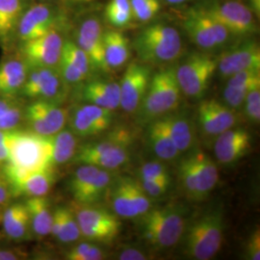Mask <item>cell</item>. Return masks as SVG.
I'll list each match as a JSON object with an SVG mask.
<instances>
[{
  "label": "cell",
  "instance_id": "obj_36",
  "mask_svg": "<svg viewBox=\"0 0 260 260\" xmlns=\"http://www.w3.org/2000/svg\"><path fill=\"white\" fill-rule=\"evenodd\" d=\"M62 57L75 65L84 75L88 76L91 70V64L89 58L83 50L78 47L75 42L66 41L62 48Z\"/></svg>",
  "mask_w": 260,
  "mask_h": 260
},
{
  "label": "cell",
  "instance_id": "obj_2",
  "mask_svg": "<svg viewBox=\"0 0 260 260\" xmlns=\"http://www.w3.org/2000/svg\"><path fill=\"white\" fill-rule=\"evenodd\" d=\"M181 89L177 79L176 68L169 67L151 75L148 91L138 107V119L144 122L158 119L177 109Z\"/></svg>",
  "mask_w": 260,
  "mask_h": 260
},
{
  "label": "cell",
  "instance_id": "obj_28",
  "mask_svg": "<svg viewBox=\"0 0 260 260\" xmlns=\"http://www.w3.org/2000/svg\"><path fill=\"white\" fill-rule=\"evenodd\" d=\"M149 147L153 153L162 160H174L180 153L171 139L164 121L161 118L149 122Z\"/></svg>",
  "mask_w": 260,
  "mask_h": 260
},
{
  "label": "cell",
  "instance_id": "obj_1",
  "mask_svg": "<svg viewBox=\"0 0 260 260\" xmlns=\"http://www.w3.org/2000/svg\"><path fill=\"white\" fill-rule=\"evenodd\" d=\"M133 47L140 60L148 64L173 62L182 51V40L177 29L158 22L142 29L134 39Z\"/></svg>",
  "mask_w": 260,
  "mask_h": 260
},
{
  "label": "cell",
  "instance_id": "obj_4",
  "mask_svg": "<svg viewBox=\"0 0 260 260\" xmlns=\"http://www.w3.org/2000/svg\"><path fill=\"white\" fill-rule=\"evenodd\" d=\"M223 215L219 211L204 214L190 224L184 239L186 255L208 260L221 250L223 238Z\"/></svg>",
  "mask_w": 260,
  "mask_h": 260
},
{
  "label": "cell",
  "instance_id": "obj_9",
  "mask_svg": "<svg viewBox=\"0 0 260 260\" xmlns=\"http://www.w3.org/2000/svg\"><path fill=\"white\" fill-rule=\"evenodd\" d=\"M75 218L81 235L91 241L113 240L121 230V223L115 214L92 205H80Z\"/></svg>",
  "mask_w": 260,
  "mask_h": 260
},
{
  "label": "cell",
  "instance_id": "obj_22",
  "mask_svg": "<svg viewBox=\"0 0 260 260\" xmlns=\"http://www.w3.org/2000/svg\"><path fill=\"white\" fill-rule=\"evenodd\" d=\"M132 135L125 128H117L101 142L85 145L77 153H75V162L83 165H90L93 159L99 157L101 154L116 146L128 147L132 142Z\"/></svg>",
  "mask_w": 260,
  "mask_h": 260
},
{
  "label": "cell",
  "instance_id": "obj_18",
  "mask_svg": "<svg viewBox=\"0 0 260 260\" xmlns=\"http://www.w3.org/2000/svg\"><path fill=\"white\" fill-rule=\"evenodd\" d=\"M251 148V134L243 128L233 127L218 135L214 153L220 163L233 164L244 157Z\"/></svg>",
  "mask_w": 260,
  "mask_h": 260
},
{
  "label": "cell",
  "instance_id": "obj_35",
  "mask_svg": "<svg viewBox=\"0 0 260 260\" xmlns=\"http://www.w3.org/2000/svg\"><path fill=\"white\" fill-rule=\"evenodd\" d=\"M129 159V152L126 146H116L108 149L99 157L93 159L90 165L104 170H113L124 165Z\"/></svg>",
  "mask_w": 260,
  "mask_h": 260
},
{
  "label": "cell",
  "instance_id": "obj_34",
  "mask_svg": "<svg viewBox=\"0 0 260 260\" xmlns=\"http://www.w3.org/2000/svg\"><path fill=\"white\" fill-rule=\"evenodd\" d=\"M110 182L111 175L109 174L108 170L100 169L91 185L89 186L77 204L79 205H92L94 203H98L106 193Z\"/></svg>",
  "mask_w": 260,
  "mask_h": 260
},
{
  "label": "cell",
  "instance_id": "obj_24",
  "mask_svg": "<svg viewBox=\"0 0 260 260\" xmlns=\"http://www.w3.org/2000/svg\"><path fill=\"white\" fill-rule=\"evenodd\" d=\"M104 56L107 70L119 69L124 65L130 57V43L121 31L112 29L103 34Z\"/></svg>",
  "mask_w": 260,
  "mask_h": 260
},
{
  "label": "cell",
  "instance_id": "obj_21",
  "mask_svg": "<svg viewBox=\"0 0 260 260\" xmlns=\"http://www.w3.org/2000/svg\"><path fill=\"white\" fill-rule=\"evenodd\" d=\"M1 222L4 233L12 240H26L32 233L30 217L25 203L10 205L2 214Z\"/></svg>",
  "mask_w": 260,
  "mask_h": 260
},
{
  "label": "cell",
  "instance_id": "obj_20",
  "mask_svg": "<svg viewBox=\"0 0 260 260\" xmlns=\"http://www.w3.org/2000/svg\"><path fill=\"white\" fill-rule=\"evenodd\" d=\"M27 64L22 58H11L0 64V95L14 98L26 80Z\"/></svg>",
  "mask_w": 260,
  "mask_h": 260
},
{
  "label": "cell",
  "instance_id": "obj_3",
  "mask_svg": "<svg viewBox=\"0 0 260 260\" xmlns=\"http://www.w3.org/2000/svg\"><path fill=\"white\" fill-rule=\"evenodd\" d=\"M141 222L143 238L157 249L176 245L184 232V216L181 209L175 205L149 209L144 214Z\"/></svg>",
  "mask_w": 260,
  "mask_h": 260
},
{
  "label": "cell",
  "instance_id": "obj_10",
  "mask_svg": "<svg viewBox=\"0 0 260 260\" xmlns=\"http://www.w3.org/2000/svg\"><path fill=\"white\" fill-rule=\"evenodd\" d=\"M68 117L65 108L52 101L35 100L24 109L29 130L42 136H51L64 129Z\"/></svg>",
  "mask_w": 260,
  "mask_h": 260
},
{
  "label": "cell",
  "instance_id": "obj_54",
  "mask_svg": "<svg viewBox=\"0 0 260 260\" xmlns=\"http://www.w3.org/2000/svg\"><path fill=\"white\" fill-rule=\"evenodd\" d=\"M11 192L9 186L7 184L5 178L0 177V206L5 205L9 199Z\"/></svg>",
  "mask_w": 260,
  "mask_h": 260
},
{
  "label": "cell",
  "instance_id": "obj_50",
  "mask_svg": "<svg viewBox=\"0 0 260 260\" xmlns=\"http://www.w3.org/2000/svg\"><path fill=\"white\" fill-rule=\"evenodd\" d=\"M255 89V88H254ZM251 90H247L243 88H236L228 86L223 90V96L224 103L231 108H237L245 103L246 96Z\"/></svg>",
  "mask_w": 260,
  "mask_h": 260
},
{
  "label": "cell",
  "instance_id": "obj_59",
  "mask_svg": "<svg viewBox=\"0 0 260 260\" xmlns=\"http://www.w3.org/2000/svg\"><path fill=\"white\" fill-rule=\"evenodd\" d=\"M168 3L173 4V5H179V4H183V3H187L189 1H193V0H166Z\"/></svg>",
  "mask_w": 260,
  "mask_h": 260
},
{
  "label": "cell",
  "instance_id": "obj_57",
  "mask_svg": "<svg viewBox=\"0 0 260 260\" xmlns=\"http://www.w3.org/2000/svg\"><path fill=\"white\" fill-rule=\"evenodd\" d=\"M16 103V100L14 98L10 96H2L0 95V114L7 108H9L11 105Z\"/></svg>",
  "mask_w": 260,
  "mask_h": 260
},
{
  "label": "cell",
  "instance_id": "obj_16",
  "mask_svg": "<svg viewBox=\"0 0 260 260\" xmlns=\"http://www.w3.org/2000/svg\"><path fill=\"white\" fill-rule=\"evenodd\" d=\"M217 62V70L223 77L246 70H260L259 46L253 41H247L224 51Z\"/></svg>",
  "mask_w": 260,
  "mask_h": 260
},
{
  "label": "cell",
  "instance_id": "obj_53",
  "mask_svg": "<svg viewBox=\"0 0 260 260\" xmlns=\"http://www.w3.org/2000/svg\"><path fill=\"white\" fill-rule=\"evenodd\" d=\"M24 253L19 250H1L0 260H19L24 257Z\"/></svg>",
  "mask_w": 260,
  "mask_h": 260
},
{
  "label": "cell",
  "instance_id": "obj_42",
  "mask_svg": "<svg viewBox=\"0 0 260 260\" xmlns=\"http://www.w3.org/2000/svg\"><path fill=\"white\" fill-rule=\"evenodd\" d=\"M81 107L84 112L88 115V117L93 121L101 133H103V131L110 127L112 120H113L112 110L103 108L98 105L90 104V103L83 105Z\"/></svg>",
  "mask_w": 260,
  "mask_h": 260
},
{
  "label": "cell",
  "instance_id": "obj_12",
  "mask_svg": "<svg viewBox=\"0 0 260 260\" xmlns=\"http://www.w3.org/2000/svg\"><path fill=\"white\" fill-rule=\"evenodd\" d=\"M58 14L55 8L45 2L29 4L19 19L16 37L20 44L42 37L56 27Z\"/></svg>",
  "mask_w": 260,
  "mask_h": 260
},
{
  "label": "cell",
  "instance_id": "obj_25",
  "mask_svg": "<svg viewBox=\"0 0 260 260\" xmlns=\"http://www.w3.org/2000/svg\"><path fill=\"white\" fill-rule=\"evenodd\" d=\"M27 0H0V43L8 45L16 37L19 19L28 7Z\"/></svg>",
  "mask_w": 260,
  "mask_h": 260
},
{
  "label": "cell",
  "instance_id": "obj_6",
  "mask_svg": "<svg viewBox=\"0 0 260 260\" xmlns=\"http://www.w3.org/2000/svg\"><path fill=\"white\" fill-rule=\"evenodd\" d=\"M217 59L205 53H193L176 68L181 92L189 98L201 99L217 71Z\"/></svg>",
  "mask_w": 260,
  "mask_h": 260
},
{
  "label": "cell",
  "instance_id": "obj_33",
  "mask_svg": "<svg viewBox=\"0 0 260 260\" xmlns=\"http://www.w3.org/2000/svg\"><path fill=\"white\" fill-rule=\"evenodd\" d=\"M99 171L100 168L92 165H82L75 171L70 182V190L76 204L80 201L89 186L91 185Z\"/></svg>",
  "mask_w": 260,
  "mask_h": 260
},
{
  "label": "cell",
  "instance_id": "obj_40",
  "mask_svg": "<svg viewBox=\"0 0 260 260\" xmlns=\"http://www.w3.org/2000/svg\"><path fill=\"white\" fill-rule=\"evenodd\" d=\"M133 19L147 22L153 19L161 9L160 0H130Z\"/></svg>",
  "mask_w": 260,
  "mask_h": 260
},
{
  "label": "cell",
  "instance_id": "obj_49",
  "mask_svg": "<svg viewBox=\"0 0 260 260\" xmlns=\"http://www.w3.org/2000/svg\"><path fill=\"white\" fill-rule=\"evenodd\" d=\"M139 182L144 192L149 196V198H159L167 192L171 180L140 179Z\"/></svg>",
  "mask_w": 260,
  "mask_h": 260
},
{
  "label": "cell",
  "instance_id": "obj_8",
  "mask_svg": "<svg viewBox=\"0 0 260 260\" xmlns=\"http://www.w3.org/2000/svg\"><path fill=\"white\" fill-rule=\"evenodd\" d=\"M183 28L191 41L205 50L223 46L231 36L223 24L199 6L187 12L183 20Z\"/></svg>",
  "mask_w": 260,
  "mask_h": 260
},
{
  "label": "cell",
  "instance_id": "obj_15",
  "mask_svg": "<svg viewBox=\"0 0 260 260\" xmlns=\"http://www.w3.org/2000/svg\"><path fill=\"white\" fill-rule=\"evenodd\" d=\"M102 23L96 17H89L81 21L75 32V44L89 58L92 68L108 72L105 56Z\"/></svg>",
  "mask_w": 260,
  "mask_h": 260
},
{
  "label": "cell",
  "instance_id": "obj_27",
  "mask_svg": "<svg viewBox=\"0 0 260 260\" xmlns=\"http://www.w3.org/2000/svg\"><path fill=\"white\" fill-rule=\"evenodd\" d=\"M195 171L201 200L211 192L219 180V172L213 160L203 151H196L189 155Z\"/></svg>",
  "mask_w": 260,
  "mask_h": 260
},
{
  "label": "cell",
  "instance_id": "obj_13",
  "mask_svg": "<svg viewBox=\"0 0 260 260\" xmlns=\"http://www.w3.org/2000/svg\"><path fill=\"white\" fill-rule=\"evenodd\" d=\"M151 79L148 66L133 62L126 68L120 85V106L123 111H137Z\"/></svg>",
  "mask_w": 260,
  "mask_h": 260
},
{
  "label": "cell",
  "instance_id": "obj_37",
  "mask_svg": "<svg viewBox=\"0 0 260 260\" xmlns=\"http://www.w3.org/2000/svg\"><path fill=\"white\" fill-rule=\"evenodd\" d=\"M72 131L74 132L75 136H79L82 138L93 137L101 133L93 121L84 112L82 107L76 108L73 114Z\"/></svg>",
  "mask_w": 260,
  "mask_h": 260
},
{
  "label": "cell",
  "instance_id": "obj_32",
  "mask_svg": "<svg viewBox=\"0 0 260 260\" xmlns=\"http://www.w3.org/2000/svg\"><path fill=\"white\" fill-rule=\"evenodd\" d=\"M105 17L112 26L126 27L133 19L130 0H110L105 8Z\"/></svg>",
  "mask_w": 260,
  "mask_h": 260
},
{
  "label": "cell",
  "instance_id": "obj_56",
  "mask_svg": "<svg viewBox=\"0 0 260 260\" xmlns=\"http://www.w3.org/2000/svg\"><path fill=\"white\" fill-rule=\"evenodd\" d=\"M16 130H2L0 129V147L6 144H10L13 139Z\"/></svg>",
  "mask_w": 260,
  "mask_h": 260
},
{
  "label": "cell",
  "instance_id": "obj_39",
  "mask_svg": "<svg viewBox=\"0 0 260 260\" xmlns=\"http://www.w3.org/2000/svg\"><path fill=\"white\" fill-rule=\"evenodd\" d=\"M80 236L81 232L75 214L71 209L65 207L61 230L56 239H58V241L61 243L69 244L78 240Z\"/></svg>",
  "mask_w": 260,
  "mask_h": 260
},
{
  "label": "cell",
  "instance_id": "obj_45",
  "mask_svg": "<svg viewBox=\"0 0 260 260\" xmlns=\"http://www.w3.org/2000/svg\"><path fill=\"white\" fill-rule=\"evenodd\" d=\"M24 119V109L19 103H14L9 108L0 114V129H18L21 121Z\"/></svg>",
  "mask_w": 260,
  "mask_h": 260
},
{
  "label": "cell",
  "instance_id": "obj_58",
  "mask_svg": "<svg viewBox=\"0 0 260 260\" xmlns=\"http://www.w3.org/2000/svg\"><path fill=\"white\" fill-rule=\"evenodd\" d=\"M249 9L251 10L252 14L256 17H259L260 15V0H248Z\"/></svg>",
  "mask_w": 260,
  "mask_h": 260
},
{
  "label": "cell",
  "instance_id": "obj_14",
  "mask_svg": "<svg viewBox=\"0 0 260 260\" xmlns=\"http://www.w3.org/2000/svg\"><path fill=\"white\" fill-rule=\"evenodd\" d=\"M63 79L55 68H29L20 93L31 100L55 102L62 91Z\"/></svg>",
  "mask_w": 260,
  "mask_h": 260
},
{
  "label": "cell",
  "instance_id": "obj_19",
  "mask_svg": "<svg viewBox=\"0 0 260 260\" xmlns=\"http://www.w3.org/2000/svg\"><path fill=\"white\" fill-rule=\"evenodd\" d=\"M55 180L54 168L50 167L35 172H26L19 177L7 180L11 195L46 197L51 190Z\"/></svg>",
  "mask_w": 260,
  "mask_h": 260
},
{
  "label": "cell",
  "instance_id": "obj_51",
  "mask_svg": "<svg viewBox=\"0 0 260 260\" xmlns=\"http://www.w3.org/2000/svg\"><path fill=\"white\" fill-rule=\"evenodd\" d=\"M247 254L250 259H260V232L258 229L254 231L249 238L247 246Z\"/></svg>",
  "mask_w": 260,
  "mask_h": 260
},
{
  "label": "cell",
  "instance_id": "obj_46",
  "mask_svg": "<svg viewBox=\"0 0 260 260\" xmlns=\"http://www.w3.org/2000/svg\"><path fill=\"white\" fill-rule=\"evenodd\" d=\"M57 71L63 81L68 84H78L84 81L87 76L84 75L75 65L61 56Z\"/></svg>",
  "mask_w": 260,
  "mask_h": 260
},
{
  "label": "cell",
  "instance_id": "obj_60",
  "mask_svg": "<svg viewBox=\"0 0 260 260\" xmlns=\"http://www.w3.org/2000/svg\"><path fill=\"white\" fill-rule=\"evenodd\" d=\"M74 1L77 2V3H87V2H91L93 0H74Z\"/></svg>",
  "mask_w": 260,
  "mask_h": 260
},
{
  "label": "cell",
  "instance_id": "obj_17",
  "mask_svg": "<svg viewBox=\"0 0 260 260\" xmlns=\"http://www.w3.org/2000/svg\"><path fill=\"white\" fill-rule=\"evenodd\" d=\"M198 120L204 133L208 136H218L223 131L234 127L237 115L225 103L207 100L199 106Z\"/></svg>",
  "mask_w": 260,
  "mask_h": 260
},
{
  "label": "cell",
  "instance_id": "obj_30",
  "mask_svg": "<svg viewBox=\"0 0 260 260\" xmlns=\"http://www.w3.org/2000/svg\"><path fill=\"white\" fill-rule=\"evenodd\" d=\"M167 128L169 135L179 152L190 149L193 145V130L190 121L179 115L167 114L160 117Z\"/></svg>",
  "mask_w": 260,
  "mask_h": 260
},
{
  "label": "cell",
  "instance_id": "obj_48",
  "mask_svg": "<svg viewBox=\"0 0 260 260\" xmlns=\"http://www.w3.org/2000/svg\"><path fill=\"white\" fill-rule=\"evenodd\" d=\"M244 103L247 117L251 121L258 122L260 120V87L250 91Z\"/></svg>",
  "mask_w": 260,
  "mask_h": 260
},
{
  "label": "cell",
  "instance_id": "obj_55",
  "mask_svg": "<svg viewBox=\"0 0 260 260\" xmlns=\"http://www.w3.org/2000/svg\"><path fill=\"white\" fill-rule=\"evenodd\" d=\"M10 144L0 147V169L10 160Z\"/></svg>",
  "mask_w": 260,
  "mask_h": 260
},
{
  "label": "cell",
  "instance_id": "obj_23",
  "mask_svg": "<svg viewBox=\"0 0 260 260\" xmlns=\"http://www.w3.org/2000/svg\"><path fill=\"white\" fill-rule=\"evenodd\" d=\"M82 96L90 104L113 111L120 106V85L113 81L94 80L86 84Z\"/></svg>",
  "mask_w": 260,
  "mask_h": 260
},
{
  "label": "cell",
  "instance_id": "obj_44",
  "mask_svg": "<svg viewBox=\"0 0 260 260\" xmlns=\"http://www.w3.org/2000/svg\"><path fill=\"white\" fill-rule=\"evenodd\" d=\"M228 86L252 90L260 87V70H246L230 76Z\"/></svg>",
  "mask_w": 260,
  "mask_h": 260
},
{
  "label": "cell",
  "instance_id": "obj_26",
  "mask_svg": "<svg viewBox=\"0 0 260 260\" xmlns=\"http://www.w3.org/2000/svg\"><path fill=\"white\" fill-rule=\"evenodd\" d=\"M30 217L32 233L38 239H43L50 235L52 211L46 197L28 198L25 202Z\"/></svg>",
  "mask_w": 260,
  "mask_h": 260
},
{
  "label": "cell",
  "instance_id": "obj_29",
  "mask_svg": "<svg viewBox=\"0 0 260 260\" xmlns=\"http://www.w3.org/2000/svg\"><path fill=\"white\" fill-rule=\"evenodd\" d=\"M50 144V158L53 167L63 165L75 157L76 137L72 130L62 129L48 136Z\"/></svg>",
  "mask_w": 260,
  "mask_h": 260
},
{
  "label": "cell",
  "instance_id": "obj_43",
  "mask_svg": "<svg viewBox=\"0 0 260 260\" xmlns=\"http://www.w3.org/2000/svg\"><path fill=\"white\" fill-rule=\"evenodd\" d=\"M126 183L130 199L134 206L136 207L139 217H141L144 214L147 213L151 207L149 197L144 192L139 181L133 180L131 178H126Z\"/></svg>",
  "mask_w": 260,
  "mask_h": 260
},
{
  "label": "cell",
  "instance_id": "obj_38",
  "mask_svg": "<svg viewBox=\"0 0 260 260\" xmlns=\"http://www.w3.org/2000/svg\"><path fill=\"white\" fill-rule=\"evenodd\" d=\"M178 172H179L180 182L182 184L183 189L185 190L186 193L193 199L201 200L195 171L189 156H187L181 161Z\"/></svg>",
  "mask_w": 260,
  "mask_h": 260
},
{
  "label": "cell",
  "instance_id": "obj_41",
  "mask_svg": "<svg viewBox=\"0 0 260 260\" xmlns=\"http://www.w3.org/2000/svg\"><path fill=\"white\" fill-rule=\"evenodd\" d=\"M66 258L69 260H101L104 258L103 250L90 243H81L67 252Z\"/></svg>",
  "mask_w": 260,
  "mask_h": 260
},
{
  "label": "cell",
  "instance_id": "obj_7",
  "mask_svg": "<svg viewBox=\"0 0 260 260\" xmlns=\"http://www.w3.org/2000/svg\"><path fill=\"white\" fill-rule=\"evenodd\" d=\"M198 6L223 24L230 34L250 36L256 32L253 14L241 1L212 0Z\"/></svg>",
  "mask_w": 260,
  "mask_h": 260
},
{
  "label": "cell",
  "instance_id": "obj_52",
  "mask_svg": "<svg viewBox=\"0 0 260 260\" xmlns=\"http://www.w3.org/2000/svg\"><path fill=\"white\" fill-rule=\"evenodd\" d=\"M119 259L121 260H146L148 256L135 248H127L121 251L119 255Z\"/></svg>",
  "mask_w": 260,
  "mask_h": 260
},
{
  "label": "cell",
  "instance_id": "obj_31",
  "mask_svg": "<svg viewBox=\"0 0 260 260\" xmlns=\"http://www.w3.org/2000/svg\"><path fill=\"white\" fill-rule=\"evenodd\" d=\"M111 204L116 215L125 218L132 219L139 217L136 207L133 205L130 199L126 177L120 178L112 188Z\"/></svg>",
  "mask_w": 260,
  "mask_h": 260
},
{
  "label": "cell",
  "instance_id": "obj_11",
  "mask_svg": "<svg viewBox=\"0 0 260 260\" xmlns=\"http://www.w3.org/2000/svg\"><path fill=\"white\" fill-rule=\"evenodd\" d=\"M64 40L60 32L52 28L42 37L21 44V58L28 68H55L59 64Z\"/></svg>",
  "mask_w": 260,
  "mask_h": 260
},
{
  "label": "cell",
  "instance_id": "obj_5",
  "mask_svg": "<svg viewBox=\"0 0 260 260\" xmlns=\"http://www.w3.org/2000/svg\"><path fill=\"white\" fill-rule=\"evenodd\" d=\"M8 162L26 172L54 168L51 164L48 136H42L30 130H16L10 144Z\"/></svg>",
  "mask_w": 260,
  "mask_h": 260
},
{
  "label": "cell",
  "instance_id": "obj_47",
  "mask_svg": "<svg viewBox=\"0 0 260 260\" xmlns=\"http://www.w3.org/2000/svg\"><path fill=\"white\" fill-rule=\"evenodd\" d=\"M139 179H159V180H171L168 169L165 165L157 161H151L145 163L140 168Z\"/></svg>",
  "mask_w": 260,
  "mask_h": 260
}]
</instances>
